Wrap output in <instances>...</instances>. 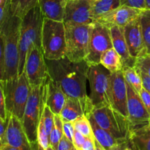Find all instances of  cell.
I'll return each instance as SVG.
<instances>
[{"label": "cell", "mask_w": 150, "mask_h": 150, "mask_svg": "<svg viewBox=\"0 0 150 150\" xmlns=\"http://www.w3.org/2000/svg\"><path fill=\"white\" fill-rule=\"evenodd\" d=\"M50 77L59 83L67 98L80 101L89 114L93 108L86 92L87 73L89 64L83 60L73 62L64 57L59 59H45Z\"/></svg>", "instance_id": "1"}, {"label": "cell", "mask_w": 150, "mask_h": 150, "mask_svg": "<svg viewBox=\"0 0 150 150\" xmlns=\"http://www.w3.org/2000/svg\"><path fill=\"white\" fill-rule=\"evenodd\" d=\"M21 23V18L13 15L10 11L4 23L0 27V34L3 38L4 47V81L15 79L18 76Z\"/></svg>", "instance_id": "2"}, {"label": "cell", "mask_w": 150, "mask_h": 150, "mask_svg": "<svg viewBox=\"0 0 150 150\" xmlns=\"http://www.w3.org/2000/svg\"><path fill=\"white\" fill-rule=\"evenodd\" d=\"M42 16L39 5L29 10L21 18L19 38V65L18 75L21 74L24 70L25 61L29 48L32 45L42 48Z\"/></svg>", "instance_id": "3"}, {"label": "cell", "mask_w": 150, "mask_h": 150, "mask_svg": "<svg viewBox=\"0 0 150 150\" xmlns=\"http://www.w3.org/2000/svg\"><path fill=\"white\" fill-rule=\"evenodd\" d=\"M45 82L38 86H31L29 99L21 120L32 150L38 149V128L46 101Z\"/></svg>", "instance_id": "4"}, {"label": "cell", "mask_w": 150, "mask_h": 150, "mask_svg": "<svg viewBox=\"0 0 150 150\" xmlns=\"http://www.w3.org/2000/svg\"><path fill=\"white\" fill-rule=\"evenodd\" d=\"M41 45L47 59H59L65 57V26L63 21L43 18Z\"/></svg>", "instance_id": "5"}, {"label": "cell", "mask_w": 150, "mask_h": 150, "mask_svg": "<svg viewBox=\"0 0 150 150\" xmlns=\"http://www.w3.org/2000/svg\"><path fill=\"white\" fill-rule=\"evenodd\" d=\"M3 87L7 113L13 114L21 120L31 89L25 72L15 79L5 81L3 83Z\"/></svg>", "instance_id": "6"}, {"label": "cell", "mask_w": 150, "mask_h": 150, "mask_svg": "<svg viewBox=\"0 0 150 150\" xmlns=\"http://www.w3.org/2000/svg\"><path fill=\"white\" fill-rule=\"evenodd\" d=\"M94 22L85 24L64 23L66 39L65 57L70 60L73 62L85 60L88 54Z\"/></svg>", "instance_id": "7"}, {"label": "cell", "mask_w": 150, "mask_h": 150, "mask_svg": "<svg viewBox=\"0 0 150 150\" xmlns=\"http://www.w3.org/2000/svg\"><path fill=\"white\" fill-rule=\"evenodd\" d=\"M91 114L97 124L120 140L129 141L130 124L128 119L110 105L93 108ZM88 115V114H87Z\"/></svg>", "instance_id": "8"}, {"label": "cell", "mask_w": 150, "mask_h": 150, "mask_svg": "<svg viewBox=\"0 0 150 150\" xmlns=\"http://www.w3.org/2000/svg\"><path fill=\"white\" fill-rule=\"evenodd\" d=\"M111 72L101 64H89L87 81L89 83V98L93 108L110 105L109 86Z\"/></svg>", "instance_id": "9"}, {"label": "cell", "mask_w": 150, "mask_h": 150, "mask_svg": "<svg viewBox=\"0 0 150 150\" xmlns=\"http://www.w3.org/2000/svg\"><path fill=\"white\" fill-rule=\"evenodd\" d=\"M23 72L26 73L31 86H38L45 83L49 74L42 48L32 45L29 48Z\"/></svg>", "instance_id": "10"}, {"label": "cell", "mask_w": 150, "mask_h": 150, "mask_svg": "<svg viewBox=\"0 0 150 150\" xmlns=\"http://www.w3.org/2000/svg\"><path fill=\"white\" fill-rule=\"evenodd\" d=\"M113 48L110 29L98 22H94L91 33L88 54L85 61L89 64H100L101 55L106 50Z\"/></svg>", "instance_id": "11"}, {"label": "cell", "mask_w": 150, "mask_h": 150, "mask_svg": "<svg viewBox=\"0 0 150 150\" xmlns=\"http://www.w3.org/2000/svg\"><path fill=\"white\" fill-rule=\"evenodd\" d=\"M4 150H32L22 122L13 114L7 113Z\"/></svg>", "instance_id": "12"}, {"label": "cell", "mask_w": 150, "mask_h": 150, "mask_svg": "<svg viewBox=\"0 0 150 150\" xmlns=\"http://www.w3.org/2000/svg\"><path fill=\"white\" fill-rule=\"evenodd\" d=\"M126 83L127 91V119L130 122V129L149 125L150 115L140 95L127 82Z\"/></svg>", "instance_id": "13"}, {"label": "cell", "mask_w": 150, "mask_h": 150, "mask_svg": "<svg viewBox=\"0 0 150 150\" xmlns=\"http://www.w3.org/2000/svg\"><path fill=\"white\" fill-rule=\"evenodd\" d=\"M92 0H67L64 8V23L85 24L95 21Z\"/></svg>", "instance_id": "14"}, {"label": "cell", "mask_w": 150, "mask_h": 150, "mask_svg": "<svg viewBox=\"0 0 150 150\" xmlns=\"http://www.w3.org/2000/svg\"><path fill=\"white\" fill-rule=\"evenodd\" d=\"M109 100L111 106L127 118V83L122 70L111 73Z\"/></svg>", "instance_id": "15"}, {"label": "cell", "mask_w": 150, "mask_h": 150, "mask_svg": "<svg viewBox=\"0 0 150 150\" xmlns=\"http://www.w3.org/2000/svg\"><path fill=\"white\" fill-rule=\"evenodd\" d=\"M142 10L121 5L112 11L98 18L95 21L98 22L110 29L112 26H117L125 27L127 24L140 16Z\"/></svg>", "instance_id": "16"}, {"label": "cell", "mask_w": 150, "mask_h": 150, "mask_svg": "<svg viewBox=\"0 0 150 150\" xmlns=\"http://www.w3.org/2000/svg\"><path fill=\"white\" fill-rule=\"evenodd\" d=\"M124 34L129 52L133 58L136 59L146 54L140 18H137L126 25L124 27Z\"/></svg>", "instance_id": "17"}, {"label": "cell", "mask_w": 150, "mask_h": 150, "mask_svg": "<svg viewBox=\"0 0 150 150\" xmlns=\"http://www.w3.org/2000/svg\"><path fill=\"white\" fill-rule=\"evenodd\" d=\"M89 119L92 130H93L95 139L103 146L104 150H117V149H131L129 141L117 139L109 132L100 127L91 114L86 115Z\"/></svg>", "instance_id": "18"}, {"label": "cell", "mask_w": 150, "mask_h": 150, "mask_svg": "<svg viewBox=\"0 0 150 150\" xmlns=\"http://www.w3.org/2000/svg\"><path fill=\"white\" fill-rule=\"evenodd\" d=\"M46 87V101L45 104L54 114H59L64 105L67 96L62 89L59 83L53 80L50 76L45 82Z\"/></svg>", "instance_id": "19"}, {"label": "cell", "mask_w": 150, "mask_h": 150, "mask_svg": "<svg viewBox=\"0 0 150 150\" xmlns=\"http://www.w3.org/2000/svg\"><path fill=\"white\" fill-rule=\"evenodd\" d=\"M54 114L45 104L38 128L39 150H50V134L54 126Z\"/></svg>", "instance_id": "20"}, {"label": "cell", "mask_w": 150, "mask_h": 150, "mask_svg": "<svg viewBox=\"0 0 150 150\" xmlns=\"http://www.w3.org/2000/svg\"><path fill=\"white\" fill-rule=\"evenodd\" d=\"M113 48L120 54L124 66L134 67L136 59L133 58L129 52L124 34V27L114 26L110 28Z\"/></svg>", "instance_id": "21"}, {"label": "cell", "mask_w": 150, "mask_h": 150, "mask_svg": "<svg viewBox=\"0 0 150 150\" xmlns=\"http://www.w3.org/2000/svg\"><path fill=\"white\" fill-rule=\"evenodd\" d=\"M67 0H38V5L44 18L63 21Z\"/></svg>", "instance_id": "22"}, {"label": "cell", "mask_w": 150, "mask_h": 150, "mask_svg": "<svg viewBox=\"0 0 150 150\" xmlns=\"http://www.w3.org/2000/svg\"><path fill=\"white\" fill-rule=\"evenodd\" d=\"M129 142L131 149L150 150V124L130 129Z\"/></svg>", "instance_id": "23"}, {"label": "cell", "mask_w": 150, "mask_h": 150, "mask_svg": "<svg viewBox=\"0 0 150 150\" xmlns=\"http://www.w3.org/2000/svg\"><path fill=\"white\" fill-rule=\"evenodd\" d=\"M59 114L64 121L72 122L78 117L86 114V111L79 100L67 97L64 106Z\"/></svg>", "instance_id": "24"}, {"label": "cell", "mask_w": 150, "mask_h": 150, "mask_svg": "<svg viewBox=\"0 0 150 150\" xmlns=\"http://www.w3.org/2000/svg\"><path fill=\"white\" fill-rule=\"evenodd\" d=\"M100 63L111 73L121 71L123 68V63L120 54L114 48L106 50L101 55Z\"/></svg>", "instance_id": "25"}, {"label": "cell", "mask_w": 150, "mask_h": 150, "mask_svg": "<svg viewBox=\"0 0 150 150\" xmlns=\"http://www.w3.org/2000/svg\"><path fill=\"white\" fill-rule=\"evenodd\" d=\"M122 73L125 81L139 93L143 88V82L140 70L135 66H124L122 68Z\"/></svg>", "instance_id": "26"}, {"label": "cell", "mask_w": 150, "mask_h": 150, "mask_svg": "<svg viewBox=\"0 0 150 150\" xmlns=\"http://www.w3.org/2000/svg\"><path fill=\"white\" fill-rule=\"evenodd\" d=\"M121 0H98L93 1L92 14L94 20L121 6Z\"/></svg>", "instance_id": "27"}, {"label": "cell", "mask_w": 150, "mask_h": 150, "mask_svg": "<svg viewBox=\"0 0 150 150\" xmlns=\"http://www.w3.org/2000/svg\"><path fill=\"white\" fill-rule=\"evenodd\" d=\"M38 4V0H10V11L22 18L29 10Z\"/></svg>", "instance_id": "28"}, {"label": "cell", "mask_w": 150, "mask_h": 150, "mask_svg": "<svg viewBox=\"0 0 150 150\" xmlns=\"http://www.w3.org/2000/svg\"><path fill=\"white\" fill-rule=\"evenodd\" d=\"M54 126L50 134V150H57L60 139L62 137L63 120L60 114H54Z\"/></svg>", "instance_id": "29"}, {"label": "cell", "mask_w": 150, "mask_h": 150, "mask_svg": "<svg viewBox=\"0 0 150 150\" xmlns=\"http://www.w3.org/2000/svg\"><path fill=\"white\" fill-rule=\"evenodd\" d=\"M139 18L146 54H150V9L142 10Z\"/></svg>", "instance_id": "30"}, {"label": "cell", "mask_w": 150, "mask_h": 150, "mask_svg": "<svg viewBox=\"0 0 150 150\" xmlns=\"http://www.w3.org/2000/svg\"><path fill=\"white\" fill-rule=\"evenodd\" d=\"M72 122L74 126V128L83 134L85 137L95 139L89 119L86 114L78 117L77 119L72 121Z\"/></svg>", "instance_id": "31"}, {"label": "cell", "mask_w": 150, "mask_h": 150, "mask_svg": "<svg viewBox=\"0 0 150 150\" xmlns=\"http://www.w3.org/2000/svg\"><path fill=\"white\" fill-rule=\"evenodd\" d=\"M135 67L150 77V54H146L136 59Z\"/></svg>", "instance_id": "32"}, {"label": "cell", "mask_w": 150, "mask_h": 150, "mask_svg": "<svg viewBox=\"0 0 150 150\" xmlns=\"http://www.w3.org/2000/svg\"><path fill=\"white\" fill-rule=\"evenodd\" d=\"M5 79V59H4V40L0 34V81L4 83Z\"/></svg>", "instance_id": "33"}, {"label": "cell", "mask_w": 150, "mask_h": 150, "mask_svg": "<svg viewBox=\"0 0 150 150\" xmlns=\"http://www.w3.org/2000/svg\"><path fill=\"white\" fill-rule=\"evenodd\" d=\"M10 0H0V27L10 12Z\"/></svg>", "instance_id": "34"}, {"label": "cell", "mask_w": 150, "mask_h": 150, "mask_svg": "<svg viewBox=\"0 0 150 150\" xmlns=\"http://www.w3.org/2000/svg\"><path fill=\"white\" fill-rule=\"evenodd\" d=\"M0 117L5 121L7 120V111L6 109L4 87L1 81H0Z\"/></svg>", "instance_id": "35"}, {"label": "cell", "mask_w": 150, "mask_h": 150, "mask_svg": "<svg viewBox=\"0 0 150 150\" xmlns=\"http://www.w3.org/2000/svg\"><path fill=\"white\" fill-rule=\"evenodd\" d=\"M121 4L142 10L146 9V0H121Z\"/></svg>", "instance_id": "36"}, {"label": "cell", "mask_w": 150, "mask_h": 150, "mask_svg": "<svg viewBox=\"0 0 150 150\" xmlns=\"http://www.w3.org/2000/svg\"><path fill=\"white\" fill-rule=\"evenodd\" d=\"M85 139H86V137L75 129L73 136V143L76 150H82V146L84 143Z\"/></svg>", "instance_id": "37"}, {"label": "cell", "mask_w": 150, "mask_h": 150, "mask_svg": "<svg viewBox=\"0 0 150 150\" xmlns=\"http://www.w3.org/2000/svg\"><path fill=\"white\" fill-rule=\"evenodd\" d=\"M57 150H76L73 142L67 139L64 134L60 139Z\"/></svg>", "instance_id": "38"}, {"label": "cell", "mask_w": 150, "mask_h": 150, "mask_svg": "<svg viewBox=\"0 0 150 150\" xmlns=\"http://www.w3.org/2000/svg\"><path fill=\"white\" fill-rule=\"evenodd\" d=\"M74 126H73L72 122L64 121L63 120V132H64V135L67 139H70L71 142H73V133H74Z\"/></svg>", "instance_id": "39"}, {"label": "cell", "mask_w": 150, "mask_h": 150, "mask_svg": "<svg viewBox=\"0 0 150 150\" xmlns=\"http://www.w3.org/2000/svg\"><path fill=\"white\" fill-rule=\"evenodd\" d=\"M7 120H3L0 117V150H4V146H5V130L7 127Z\"/></svg>", "instance_id": "40"}, {"label": "cell", "mask_w": 150, "mask_h": 150, "mask_svg": "<svg viewBox=\"0 0 150 150\" xmlns=\"http://www.w3.org/2000/svg\"><path fill=\"white\" fill-rule=\"evenodd\" d=\"M139 95H140L143 103H144L145 107L150 115V94L143 87L141 92H139Z\"/></svg>", "instance_id": "41"}, {"label": "cell", "mask_w": 150, "mask_h": 150, "mask_svg": "<svg viewBox=\"0 0 150 150\" xmlns=\"http://www.w3.org/2000/svg\"><path fill=\"white\" fill-rule=\"evenodd\" d=\"M82 150H95V139L86 137Z\"/></svg>", "instance_id": "42"}, {"label": "cell", "mask_w": 150, "mask_h": 150, "mask_svg": "<svg viewBox=\"0 0 150 150\" xmlns=\"http://www.w3.org/2000/svg\"><path fill=\"white\" fill-rule=\"evenodd\" d=\"M141 76L142 78V82H143V87L150 94V77L147 74L140 70Z\"/></svg>", "instance_id": "43"}, {"label": "cell", "mask_w": 150, "mask_h": 150, "mask_svg": "<svg viewBox=\"0 0 150 150\" xmlns=\"http://www.w3.org/2000/svg\"><path fill=\"white\" fill-rule=\"evenodd\" d=\"M146 9H150V0H146Z\"/></svg>", "instance_id": "44"}, {"label": "cell", "mask_w": 150, "mask_h": 150, "mask_svg": "<svg viewBox=\"0 0 150 150\" xmlns=\"http://www.w3.org/2000/svg\"><path fill=\"white\" fill-rule=\"evenodd\" d=\"M92 1H98V0H92Z\"/></svg>", "instance_id": "45"}]
</instances>
